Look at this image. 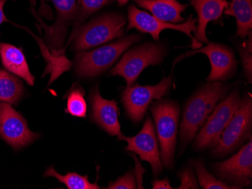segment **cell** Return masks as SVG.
Instances as JSON below:
<instances>
[{"mask_svg": "<svg viewBox=\"0 0 252 189\" xmlns=\"http://www.w3.org/2000/svg\"><path fill=\"white\" fill-rule=\"evenodd\" d=\"M249 42L241 52L242 60L244 66L246 78L249 82L252 83V32H251Z\"/></svg>", "mask_w": 252, "mask_h": 189, "instance_id": "484cf974", "label": "cell"}, {"mask_svg": "<svg viewBox=\"0 0 252 189\" xmlns=\"http://www.w3.org/2000/svg\"><path fill=\"white\" fill-rule=\"evenodd\" d=\"M128 11V25L127 30L135 28L141 32L151 34L154 40L157 41L159 39L160 32L162 30L167 29H175L188 35V37L192 40V49L196 50L202 47V44L196 41L192 35V32H196L197 29L196 19H194L192 16H189L185 23L175 25L164 22L147 12L141 11L134 5H131Z\"/></svg>", "mask_w": 252, "mask_h": 189, "instance_id": "30bf717a", "label": "cell"}, {"mask_svg": "<svg viewBox=\"0 0 252 189\" xmlns=\"http://www.w3.org/2000/svg\"><path fill=\"white\" fill-rule=\"evenodd\" d=\"M25 94L22 81L10 72L0 70V102L17 105Z\"/></svg>", "mask_w": 252, "mask_h": 189, "instance_id": "ffe728a7", "label": "cell"}, {"mask_svg": "<svg viewBox=\"0 0 252 189\" xmlns=\"http://www.w3.org/2000/svg\"><path fill=\"white\" fill-rule=\"evenodd\" d=\"M104 189H135V173L133 170H129L126 174L120 176L115 181L109 183L108 186Z\"/></svg>", "mask_w": 252, "mask_h": 189, "instance_id": "d4e9b609", "label": "cell"}, {"mask_svg": "<svg viewBox=\"0 0 252 189\" xmlns=\"http://www.w3.org/2000/svg\"><path fill=\"white\" fill-rule=\"evenodd\" d=\"M194 169L196 170V176L201 187L204 189H237L234 186L226 184L220 180H218L212 176L205 167L201 160L192 162Z\"/></svg>", "mask_w": 252, "mask_h": 189, "instance_id": "603a6c76", "label": "cell"}, {"mask_svg": "<svg viewBox=\"0 0 252 189\" xmlns=\"http://www.w3.org/2000/svg\"><path fill=\"white\" fill-rule=\"evenodd\" d=\"M78 1L79 4V10H78L77 16L75 20L74 29L72 33L77 30L79 25H81L89 15H93V13L103 8L104 5L111 2V0H78Z\"/></svg>", "mask_w": 252, "mask_h": 189, "instance_id": "cb8c5ba5", "label": "cell"}, {"mask_svg": "<svg viewBox=\"0 0 252 189\" xmlns=\"http://www.w3.org/2000/svg\"><path fill=\"white\" fill-rule=\"evenodd\" d=\"M7 0H0V25H2L3 22L8 21L6 17L4 15L3 7L6 2Z\"/></svg>", "mask_w": 252, "mask_h": 189, "instance_id": "f546056e", "label": "cell"}, {"mask_svg": "<svg viewBox=\"0 0 252 189\" xmlns=\"http://www.w3.org/2000/svg\"><path fill=\"white\" fill-rule=\"evenodd\" d=\"M86 91L80 86L76 84L66 93V107L65 112L76 118H85L87 115V104L85 99Z\"/></svg>", "mask_w": 252, "mask_h": 189, "instance_id": "44dd1931", "label": "cell"}, {"mask_svg": "<svg viewBox=\"0 0 252 189\" xmlns=\"http://www.w3.org/2000/svg\"><path fill=\"white\" fill-rule=\"evenodd\" d=\"M139 35H129L116 42L89 52H81L75 59V72L83 78H94L105 73L133 44L139 42Z\"/></svg>", "mask_w": 252, "mask_h": 189, "instance_id": "3957f363", "label": "cell"}, {"mask_svg": "<svg viewBox=\"0 0 252 189\" xmlns=\"http://www.w3.org/2000/svg\"><path fill=\"white\" fill-rule=\"evenodd\" d=\"M92 112L90 119L112 136L121 140L123 136L119 122V108L115 101L103 98L99 92L98 86L91 89L89 95Z\"/></svg>", "mask_w": 252, "mask_h": 189, "instance_id": "9a60e30c", "label": "cell"}, {"mask_svg": "<svg viewBox=\"0 0 252 189\" xmlns=\"http://www.w3.org/2000/svg\"><path fill=\"white\" fill-rule=\"evenodd\" d=\"M178 177L181 181V185L178 188L184 189H199V185L196 181L193 171L190 168L184 169L180 172Z\"/></svg>", "mask_w": 252, "mask_h": 189, "instance_id": "4316f807", "label": "cell"}, {"mask_svg": "<svg viewBox=\"0 0 252 189\" xmlns=\"http://www.w3.org/2000/svg\"><path fill=\"white\" fill-rule=\"evenodd\" d=\"M134 2L148 10L153 16L164 22L175 24L185 21L181 14L185 12L187 5L176 0H134Z\"/></svg>", "mask_w": 252, "mask_h": 189, "instance_id": "ac0fdd59", "label": "cell"}, {"mask_svg": "<svg viewBox=\"0 0 252 189\" xmlns=\"http://www.w3.org/2000/svg\"><path fill=\"white\" fill-rule=\"evenodd\" d=\"M224 14L235 17L237 22L236 36L245 39L252 28V0H232Z\"/></svg>", "mask_w": 252, "mask_h": 189, "instance_id": "d6986e66", "label": "cell"}, {"mask_svg": "<svg viewBox=\"0 0 252 189\" xmlns=\"http://www.w3.org/2000/svg\"><path fill=\"white\" fill-rule=\"evenodd\" d=\"M165 55V49L162 45L147 43L137 46L123 55L110 75L121 76L127 85H132L144 69L159 64Z\"/></svg>", "mask_w": 252, "mask_h": 189, "instance_id": "8992f818", "label": "cell"}, {"mask_svg": "<svg viewBox=\"0 0 252 189\" xmlns=\"http://www.w3.org/2000/svg\"><path fill=\"white\" fill-rule=\"evenodd\" d=\"M40 11L41 14L43 15L44 16L47 17L49 19H52V10L49 8V6H48L46 4H45V1L44 0H41V5H40Z\"/></svg>", "mask_w": 252, "mask_h": 189, "instance_id": "f1b7e54d", "label": "cell"}, {"mask_svg": "<svg viewBox=\"0 0 252 189\" xmlns=\"http://www.w3.org/2000/svg\"><path fill=\"white\" fill-rule=\"evenodd\" d=\"M153 189H172L170 185L169 181L167 179L164 180H156L152 182Z\"/></svg>", "mask_w": 252, "mask_h": 189, "instance_id": "83f0119b", "label": "cell"}, {"mask_svg": "<svg viewBox=\"0 0 252 189\" xmlns=\"http://www.w3.org/2000/svg\"><path fill=\"white\" fill-rule=\"evenodd\" d=\"M41 135L31 131L26 119L8 103L0 102V137L14 150L26 147Z\"/></svg>", "mask_w": 252, "mask_h": 189, "instance_id": "9c48e42d", "label": "cell"}, {"mask_svg": "<svg viewBox=\"0 0 252 189\" xmlns=\"http://www.w3.org/2000/svg\"><path fill=\"white\" fill-rule=\"evenodd\" d=\"M44 176H52L56 178L60 183H63L68 189H99L100 186L97 183H91L89 181L87 175L81 176L78 173L72 172L62 175L55 170L54 166H49L45 170Z\"/></svg>", "mask_w": 252, "mask_h": 189, "instance_id": "7402d4cb", "label": "cell"}, {"mask_svg": "<svg viewBox=\"0 0 252 189\" xmlns=\"http://www.w3.org/2000/svg\"><path fill=\"white\" fill-rule=\"evenodd\" d=\"M241 100L239 92L234 91L215 107L196 136L194 143L196 150L212 149L216 145L241 103Z\"/></svg>", "mask_w": 252, "mask_h": 189, "instance_id": "52a82bcc", "label": "cell"}, {"mask_svg": "<svg viewBox=\"0 0 252 189\" xmlns=\"http://www.w3.org/2000/svg\"><path fill=\"white\" fill-rule=\"evenodd\" d=\"M121 140L126 141L128 146L126 150L139 155L141 160L151 164L154 176H158L163 170L158 139L156 135L154 123L151 118H147L145 123L136 136L126 137L123 135Z\"/></svg>", "mask_w": 252, "mask_h": 189, "instance_id": "7c38bea8", "label": "cell"}, {"mask_svg": "<svg viewBox=\"0 0 252 189\" xmlns=\"http://www.w3.org/2000/svg\"><path fill=\"white\" fill-rule=\"evenodd\" d=\"M0 58L5 69L25 80L29 85H34L35 77L30 70L25 54L20 48L8 43H0Z\"/></svg>", "mask_w": 252, "mask_h": 189, "instance_id": "e0dca14e", "label": "cell"}, {"mask_svg": "<svg viewBox=\"0 0 252 189\" xmlns=\"http://www.w3.org/2000/svg\"><path fill=\"white\" fill-rule=\"evenodd\" d=\"M252 99L246 96L239 104L231 120L212 148L215 157L221 158L237 149L246 139L252 138Z\"/></svg>", "mask_w": 252, "mask_h": 189, "instance_id": "5b68a950", "label": "cell"}, {"mask_svg": "<svg viewBox=\"0 0 252 189\" xmlns=\"http://www.w3.org/2000/svg\"><path fill=\"white\" fill-rule=\"evenodd\" d=\"M214 171L221 181L243 189L252 184V140L245 145L237 153L227 160L212 164Z\"/></svg>", "mask_w": 252, "mask_h": 189, "instance_id": "8fae6325", "label": "cell"}, {"mask_svg": "<svg viewBox=\"0 0 252 189\" xmlns=\"http://www.w3.org/2000/svg\"><path fill=\"white\" fill-rule=\"evenodd\" d=\"M31 3L32 4V5H35V3H36V0H31Z\"/></svg>", "mask_w": 252, "mask_h": 189, "instance_id": "1f68e13d", "label": "cell"}, {"mask_svg": "<svg viewBox=\"0 0 252 189\" xmlns=\"http://www.w3.org/2000/svg\"><path fill=\"white\" fill-rule=\"evenodd\" d=\"M199 17V25L194 38L200 43H209L206 28L210 21L220 18L228 6L226 0H190Z\"/></svg>", "mask_w": 252, "mask_h": 189, "instance_id": "2e32d148", "label": "cell"}, {"mask_svg": "<svg viewBox=\"0 0 252 189\" xmlns=\"http://www.w3.org/2000/svg\"><path fill=\"white\" fill-rule=\"evenodd\" d=\"M171 87V76L164 78L156 85L127 86L122 92V103L126 115L134 122L142 121L147 108L154 100H160L166 95Z\"/></svg>", "mask_w": 252, "mask_h": 189, "instance_id": "ba28073f", "label": "cell"}, {"mask_svg": "<svg viewBox=\"0 0 252 189\" xmlns=\"http://www.w3.org/2000/svg\"><path fill=\"white\" fill-rule=\"evenodd\" d=\"M204 54L209 57L212 70L208 76L207 81H223L230 77L236 67V60L232 51L226 46L218 43H209L205 47L188 52L179 56L174 62V65L183 59L196 54Z\"/></svg>", "mask_w": 252, "mask_h": 189, "instance_id": "4fadbf2b", "label": "cell"}, {"mask_svg": "<svg viewBox=\"0 0 252 189\" xmlns=\"http://www.w3.org/2000/svg\"><path fill=\"white\" fill-rule=\"evenodd\" d=\"M117 2H118L119 5H126L128 2V0H117Z\"/></svg>", "mask_w": 252, "mask_h": 189, "instance_id": "4dcf8cb0", "label": "cell"}, {"mask_svg": "<svg viewBox=\"0 0 252 189\" xmlns=\"http://www.w3.org/2000/svg\"><path fill=\"white\" fill-rule=\"evenodd\" d=\"M228 89L220 81H213L201 87L188 100L181 123V149L186 147L196 136L214 108L224 98Z\"/></svg>", "mask_w": 252, "mask_h": 189, "instance_id": "6da1fadb", "label": "cell"}, {"mask_svg": "<svg viewBox=\"0 0 252 189\" xmlns=\"http://www.w3.org/2000/svg\"><path fill=\"white\" fill-rule=\"evenodd\" d=\"M56 9L57 18L52 26H46L39 20L41 26L45 32L48 45L56 53H61L63 49L66 32L70 24L77 16L78 7L76 0H51Z\"/></svg>", "mask_w": 252, "mask_h": 189, "instance_id": "5bb4252c", "label": "cell"}, {"mask_svg": "<svg viewBox=\"0 0 252 189\" xmlns=\"http://www.w3.org/2000/svg\"><path fill=\"white\" fill-rule=\"evenodd\" d=\"M126 24V19L122 15H104L91 21L86 26L78 28L72 33L69 42L73 39V49L76 52H83L122 37Z\"/></svg>", "mask_w": 252, "mask_h": 189, "instance_id": "277c9868", "label": "cell"}, {"mask_svg": "<svg viewBox=\"0 0 252 189\" xmlns=\"http://www.w3.org/2000/svg\"><path fill=\"white\" fill-rule=\"evenodd\" d=\"M159 141L160 155L164 166L172 170L175 164V148L180 118V107L177 103L158 100L151 106Z\"/></svg>", "mask_w": 252, "mask_h": 189, "instance_id": "7a4b0ae2", "label": "cell"}]
</instances>
